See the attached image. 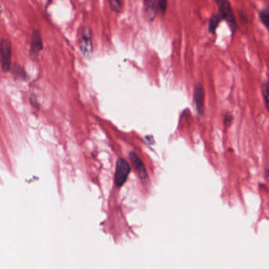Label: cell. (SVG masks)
I'll list each match as a JSON object with an SVG mask.
<instances>
[{
  "mask_svg": "<svg viewBox=\"0 0 269 269\" xmlns=\"http://www.w3.org/2000/svg\"><path fill=\"white\" fill-rule=\"evenodd\" d=\"M262 91L266 109L269 113V82H266L262 84Z\"/></svg>",
  "mask_w": 269,
  "mask_h": 269,
  "instance_id": "10",
  "label": "cell"
},
{
  "mask_svg": "<svg viewBox=\"0 0 269 269\" xmlns=\"http://www.w3.org/2000/svg\"><path fill=\"white\" fill-rule=\"evenodd\" d=\"M158 2L159 10H161L162 14H164L167 10V6H168V0H157Z\"/></svg>",
  "mask_w": 269,
  "mask_h": 269,
  "instance_id": "13",
  "label": "cell"
},
{
  "mask_svg": "<svg viewBox=\"0 0 269 269\" xmlns=\"http://www.w3.org/2000/svg\"><path fill=\"white\" fill-rule=\"evenodd\" d=\"M259 16L260 19L263 23V25L269 31V8L260 12Z\"/></svg>",
  "mask_w": 269,
  "mask_h": 269,
  "instance_id": "11",
  "label": "cell"
},
{
  "mask_svg": "<svg viewBox=\"0 0 269 269\" xmlns=\"http://www.w3.org/2000/svg\"><path fill=\"white\" fill-rule=\"evenodd\" d=\"M111 10L115 13H119L122 11V0H108Z\"/></svg>",
  "mask_w": 269,
  "mask_h": 269,
  "instance_id": "12",
  "label": "cell"
},
{
  "mask_svg": "<svg viewBox=\"0 0 269 269\" xmlns=\"http://www.w3.org/2000/svg\"><path fill=\"white\" fill-rule=\"evenodd\" d=\"M44 48L42 37L40 32L37 29L33 30L31 36L30 55L33 59H37L39 54Z\"/></svg>",
  "mask_w": 269,
  "mask_h": 269,
  "instance_id": "5",
  "label": "cell"
},
{
  "mask_svg": "<svg viewBox=\"0 0 269 269\" xmlns=\"http://www.w3.org/2000/svg\"><path fill=\"white\" fill-rule=\"evenodd\" d=\"M145 17L149 21H153L157 17L158 2L157 0H143Z\"/></svg>",
  "mask_w": 269,
  "mask_h": 269,
  "instance_id": "8",
  "label": "cell"
},
{
  "mask_svg": "<svg viewBox=\"0 0 269 269\" xmlns=\"http://www.w3.org/2000/svg\"><path fill=\"white\" fill-rule=\"evenodd\" d=\"M222 17L220 14H214L210 18V21L208 23V30L211 33H215L218 26L220 25Z\"/></svg>",
  "mask_w": 269,
  "mask_h": 269,
  "instance_id": "9",
  "label": "cell"
},
{
  "mask_svg": "<svg viewBox=\"0 0 269 269\" xmlns=\"http://www.w3.org/2000/svg\"><path fill=\"white\" fill-rule=\"evenodd\" d=\"M80 49L85 57L89 59L92 56L93 47H92V31L90 27L84 26L82 28Z\"/></svg>",
  "mask_w": 269,
  "mask_h": 269,
  "instance_id": "4",
  "label": "cell"
},
{
  "mask_svg": "<svg viewBox=\"0 0 269 269\" xmlns=\"http://www.w3.org/2000/svg\"><path fill=\"white\" fill-rule=\"evenodd\" d=\"M214 1L217 5L222 18L227 21L232 34H234L238 29V25L231 2L229 0H214Z\"/></svg>",
  "mask_w": 269,
  "mask_h": 269,
  "instance_id": "1",
  "label": "cell"
},
{
  "mask_svg": "<svg viewBox=\"0 0 269 269\" xmlns=\"http://www.w3.org/2000/svg\"><path fill=\"white\" fill-rule=\"evenodd\" d=\"M130 166L128 162L123 158L117 161L116 170L115 174V183L118 188H120L126 182L130 173Z\"/></svg>",
  "mask_w": 269,
  "mask_h": 269,
  "instance_id": "3",
  "label": "cell"
},
{
  "mask_svg": "<svg viewBox=\"0 0 269 269\" xmlns=\"http://www.w3.org/2000/svg\"><path fill=\"white\" fill-rule=\"evenodd\" d=\"M14 72L15 73L18 74L19 78H25V72L23 70V68H21L20 67H14Z\"/></svg>",
  "mask_w": 269,
  "mask_h": 269,
  "instance_id": "14",
  "label": "cell"
},
{
  "mask_svg": "<svg viewBox=\"0 0 269 269\" xmlns=\"http://www.w3.org/2000/svg\"><path fill=\"white\" fill-rule=\"evenodd\" d=\"M193 102L197 113L203 115L204 113V90L200 83H197L193 91Z\"/></svg>",
  "mask_w": 269,
  "mask_h": 269,
  "instance_id": "6",
  "label": "cell"
},
{
  "mask_svg": "<svg viewBox=\"0 0 269 269\" xmlns=\"http://www.w3.org/2000/svg\"><path fill=\"white\" fill-rule=\"evenodd\" d=\"M0 54L2 71L8 72L11 66L12 45L10 40L2 38L0 44Z\"/></svg>",
  "mask_w": 269,
  "mask_h": 269,
  "instance_id": "2",
  "label": "cell"
},
{
  "mask_svg": "<svg viewBox=\"0 0 269 269\" xmlns=\"http://www.w3.org/2000/svg\"><path fill=\"white\" fill-rule=\"evenodd\" d=\"M130 159L131 160L132 164L134 165V169L137 171V173H138L141 180L144 182L147 181L148 179H149L147 171L145 169V165H144L141 158L135 153H130Z\"/></svg>",
  "mask_w": 269,
  "mask_h": 269,
  "instance_id": "7",
  "label": "cell"
},
{
  "mask_svg": "<svg viewBox=\"0 0 269 269\" xmlns=\"http://www.w3.org/2000/svg\"><path fill=\"white\" fill-rule=\"evenodd\" d=\"M231 120H232V116L231 114H227L224 117V124H225L226 126H229L231 125Z\"/></svg>",
  "mask_w": 269,
  "mask_h": 269,
  "instance_id": "15",
  "label": "cell"
}]
</instances>
